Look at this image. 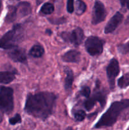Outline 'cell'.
Segmentation results:
<instances>
[{"mask_svg": "<svg viewBox=\"0 0 129 130\" xmlns=\"http://www.w3.org/2000/svg\"><path fill=\"white\" fill-rule=\"evenodd\" d=\"M120 66L117 60L113 58L106 67V74L108 79L109 85L111 90H113L115 86V79L120 73Z\"/></svg>", "mask_w": 129, "mask_h": 130, "instance_id": "obj_8", "label": "cell"}, {"mask_svg": "<svg viewBox=\"0 0 129 130\" xmlns=\"http://www.w3.org/2000/svg\"><path fill=\"white\" fill-rule=\"evenodd\" d=\"M80 93L82 96H84L86 99H88L91 96V89L89 86H84L81 88Z\"/></svg>", "mask_w": 129, "mask_h": 130, "instance_id": "obj_24", "label": "cell"}, {"mask_svg": "<svg viewBox=\"0 0 129 130\" xmlns=\"http://www.w3.org/2000/svg\"><path fill=\"white\" fill-rule=\"evenodd\" d=\"M59 36L63 41L73 44L75 46L80 45L84 39V32L82 28L77 27L70 32H62Z\"/></svg>", "mask_w": 129, "mask_h": 130, "instance_id": "obj_6", "label": "cell"}, {"mask_svg": "<svg viewBox=\"0 0 129 130\" xmlns=\"http://www.w3.org/2000/svg\"><path fill=\"white\" fill-rule=\"evenodd\" d=\"M44 48L40 44H35L30 48L29 55L34 58H40L44 54Z\"/></svg>", "mask_w": 129, "mask_h": 130, "instance_id": "obj_17", "label": "cell"}, {"mask_svg": "<svg viewBox=\"0 0 129 130\" xmlns=\"http://www.w3.org/2000/svg\"><path fill=\"white\" fill-rule=\"evenodd\" d=\"M57 99L56 94L48 91L29 93L25 101L24 110L29 115L45 120L54 112Z\"/></svg>", "mask_w": 129, "mask_h": 130, "instance_id": "obj_1", "label": "cell"}, {"mask_svg": "<svg viewBox=\"0 0 129 130\" xmlns=\"http://www.w3.org/2000/svg\"><path fill=\"white\" fill-rule=\"evenodd\" d=\"M118 86L121 89L125 88L129 86V72L125 74L118 79Z\"/></svg>", "mask_w": 129, "mask_h": 130, "instance_id": "obj_20", "label": "cell"}, {"mask_svg": "<svg viewBox=\"0 0 129 130\" xmlns=\"http://www.w3.org/2000/svg\"><path fill=\"white\" fill-rule=\"evenodd\" d=\"M17 14L20 17H25L32 13V6L30 3L27 1L20 2L16 5Z\"/></svg>", "mask_w": 129, "mask_h": 130, "instance_id": "obj_13", "label": "cell"}, {"mask_svg": "<svg viewBox=\"0 0 129 130\" xmlns=\"http://www.w3.org/2000/svg\"><path fill=\"white\" fill-rule=\"evenodd\" d=\"M16 71H1L0 72V84H9L15 79Z\"/></svg>", "mask_w": 129, "mask_h": 130, "instance_id": "obj_15", "label": "cell"}, {"mask_svg": "<svg viewBox=\"0 0 129 130\" xmlns=\"http://www.w3.org/2000/svg\"><path fill=\"white\" fill-rule=\"evenodd\" d=\"M21 122L22 118L21 116L19 114H16L15 116L9 119V123L11 125H15V124H18V123H21Z\"/></svg>", "mask_w": 129, "mask_h": 130, "instance_id": "obj_25", "label": "cell"}, {"mask_svg": "<svg viewBox=\"0 0 129 130\" xmlns=\"http://www.w3.org/2000/svg\"><path fill=\"white\" fill-rule=\"evenodd\" d=\"M54 5L50 3H45L40 8L39 13L43 15H50L54 11Z\"/></svg>", "mask_w": 129, "mask_h": 130, "instance_id": "obj_19", "label": "cell"}, {"mask_svg": "<svg viewBox=\"0 0 129 130\" xmlns=\"http://www.w3.org/2000/svg\"><path fill=\"white\" fill-rule=\"evenodd\" d=\"M2 8H3V3L1 0H0V15H1V11H2Z\"/></svg>", "mask_w": 129, "mask_h": 130, "instance_id": "obj_29", "label": "cell"}, {"mask_svg": "<svg viewBox=\"0 0 129 130\" xmlns=\"http://www.w3.org/2000/svg\"><path fill=\"white\" fill-rule=\"evenodd\" d=\"M80 52L76 50L68 51L62 55L61 58L63 62L68 63H78L80 60Z\"/></svg>", "mask_w": 129, "mask_h": 130, "instance_id": "obj_12", "label": "cell"}, {"mask_svg": "<svg viewBox=\"0 0 129 130\" xmlns=\"http://www.w3.org/2000/svg\"><path fill=\"white\" fill-rule=\"evenodd\" d=\"M24 37V28L21 24H15L11 30L0 38V48L11 50L17 47L18 43L23 40Z\"/></svg>", "mask_w": 129, "mask_h": 130, "instance_id": "obj_3", "label": "cell"}, {"mask_svg": "<svg viewBox=\"0 0 129 130\" xmlns=\"http://www.w3.org/2000/svg\"><path fill=\"white\" fill-rule=\"evenodd\" d=\"M120 1L123 7H126L129 10V0H120Z\"/></svg>", "mask_w": 129, "mask_h": 130, "instance_id": "obj_27", "label": "cell"}, {"mask_svg": "<svg viewBox=\"0 0 129 130\" xmlns=\"http://www.w3.org/2000/svg\"><path fill=\"white\" fill-rule=\"evenodd\" d=\"M17 8L16 6H12L10 5L8 6V11L6 13V17H5V22L7 24L13 22L15 21L17 18Z\"/></svg>", "mask_w": 129, "mask_h": 130, "instance_id": "obj_16", "label": "cell"}, {"mask_svg": "<svg viewBox=\"0 0 129 130\" xmlns=\"http://www.w3.org/2000/svg\"><path fill=\"white\" fill-rule=\"evenodd\" d=\"M74 0H67V10L69 13H72L74 11Z\"/></svg>", "mask_w": 129, "mask_h": 130, "instance_id": "obj_26", "label": "cell"}, {"mask_svg": "<svg viewBox=\"0 0 129 130\" xmlns=\"http://www.w3.org/2000/svg\"><path fill=\"white\" fill-rule=\"evenodd\" d=\"M45 33H46V34H48V35L51 36L52 34V30H51V29H47L46 30Z\"/></svg>", "mask_w": 129, "mask_h": 130, "instance_id": "obj_28", "label": "cell"}, {"mask_svg": "<svg viewBox=\"0 0 129 130\" xmlns=\"http://www.w3.org/2000/svg\"><path fill=\"white\" fill-rule=\"evenodd\" d=\"M129 108V99L114 102L111 104L107 111L104 113L99 120L94 125V128L110 127L117 121L118 118L123 110Z\"/></svg>", "mask_w": 129, "mask_h": 130, "instance_id": "obj_2", "label": "cell"}, {"mask_svg": "<svg viewBox=\"0 0 129 130\" xmlns=\"http://www.w3.org/2000/svg\"><path fill=\"white\" fill-rule=\"evenodd\" d=\"M15 1H20V0H15Z\"/></svg>", "mask_w": 129, "mask_h": 130, "instance_id": "obj_32", "label": "cell"}, {"mask_svg": "<svg viewBox=\"0 0 129 130\" xmlns=\"http://www.w3.org/2000/svg\"><path fill=\"white\" fill-rule=\"evenodd\" d=\"M14 108L13 90L10 87L0 86V111L9 114Z\"/></svg>", "mask_w": 129, "mask_h": 130, "instance_id": "obj_4", "label": "cell"}, {"mask_svg": "<svg viewBox=\"0 0 129 130\" xmlns=\"http://www.w3.org/2000/svg\"><path fill=\"white\" fill-rule=\"evenodd\" d=\"M8 55L11 60L15 62H19L22 64H27V56L26 50L24 48L15 47L10 50Z\"/></svg>", "mask_w": 129, "mask_h": 130, "instance_id": "obj_10", "label": "cell"}, {"mask_svg": "<svg viewBox=\"0 0 129 130\" xmlns=\"http://www.w3.org/2000/svg\"><path fill=\"white\" fill-rule=\"evenodd\" d=\"M64 72L66 74V77L64 78V87L67 91L71 90L74 81V74L72 70L68 67H64Z\"/></svg>", "mask_w": 129, "mask_h": 130, "instance_id": "obj_14", "label": "cell"}, {"mask_svg": "<svg viewBox=\"0 0 129 130\" xmlns=\"http://www.w3.org/2000/svg\"><path fill=\"white\" fill-rule=\"evenodd\" d=\"M107 16V11L104 4L99 0H96L94 3L92 11V24L97 25L102 22L106 19Z\"/></svg>", "mask_w": 129, "mask_h": 130, "instance_id": "obj_9", "label": "cell"}, {"mask_svg": "<svg viewBox=\"0 0 129 130\" xmlns=\"http://www.w3.org/2000/svg\"><path fill=\"white\" fill-rule=\"evenodd\" d=\"M54 1H55V2H56V1H59V0H54Z\"/></svg>", "mask_w": 129, "mask_h": 130, "instance_id": "obj_31", "label": "cell"}, {"mask_svg": "<svg viewBox=\"0 0 129 130\" xmlns=\"http://www.w3.org/2000/svg\"><path fill=\"white\" fill-rule=\"evenodd\" d=\"M107 100V93L104 90H94V93L92 96H90L84 102V107L87 111L92 110L94 107L96 103L99 102L101 105V107L103 108L106 104Z\"/></svg>", "mask_w": 129, "mask_h": 130, "instance_id": "obj_7", "label": "cell"}, {"mask_svg": "<svg viewBox=\"0 0 129 130\" xmlns=\"http://www.w3.org/2000/svg\"><path fill=\"white\" fill-rule=\"evenodd\" d=\"M118 52L123 55L127 54L129 53V41L125 44H119L117 46Z\"/></svg>", "mask_w": 129, "mask_h": 130, "instance_id": "obj_22", "label": "cell"}, {"mask_svg": "<svg viewBox=\"0 0 129 130\" xmlns=\"http://www.w3.org/2000/svg\"><path fill=\"white\" fill-rule=\"evenodd\" d=\"M104 41L97 36H90L85 41V47L87 53L91 56L99 55L103 52Z\"/></svg>", "mask_w": 129, "mask_h": 130, "instance_id": "obj_5", "label": "cell"}, {"mask_svg": "<svg viewBox=\"0 0 129 130\" xmlns=\"http://www.w3.org/2000/svg\"><path fill=\"white\" fill-rule=\"evenodd\" d=\"M85 116V112L83 110H77L74 114V118L76 121H82L83 120H84Z\"/></svg>", "mask_w": 129, "mask_h": 130, "instance_id": "obj_23", "label": "cell"}, {"mask_svg": "<svg viewBox=\"0 0 129 130\" xmlns=\"http://www.w3.org/2000/svg\"><path fill=\"white\" fill-rule=\"evenodd\" d=\"M48 20L52 24L54 25H60L67 22V19L64 17L59 18H48Z\"/></svg>", "mask_w": 129, "mask_h": 130, "instance_id": "obj_21", "label": "cell"}, {"mask_svg": "<svg viewBox=\"0 0 129 130\" xmlns=\"http://www.w3.org/2000/svg\"><path fill=\"white\" fill-rule=\"evenodd\" d=\"M3 116L2 114L0 113V123L3 121Z\"/></svg>", "mask_w": 129, "mask_h": 130, "instance_id": "obj_30", "label": "cell"}, {"mask_svg": "<svg viewBox=\"0 0 129 130\" xmlns=\"http://www.w3.org/2000/svg\"><path fill=\"white\" fill-rule=\"evenodd\" d=\"M75 12L77 15H81L84 13L87 9V5L82 0H77L75 2V6L74 8Z\"/></svg>", "mask_w": 129, "mask_h": 130, "instance_id": "obj_18", "label": "cell"}, {"mask_svg": "<svg viewBox=\"0 0 129 130\" xmlns=\"http://www.w3.org/2000/svg\"><path fill=\"white\" fill-rule=\"evenodd\" d=\"M123 19V15L119 11L116 12L111 18V19L109 20L108 22L105 26L104 30L105 34H110V33H112L113 32L115 31L116 28L122 22Z\"/></svg>", "mask_w": 129, "mask_h": 130, "instance_id": "obj_11", "label": "cell"}]
</instances>
